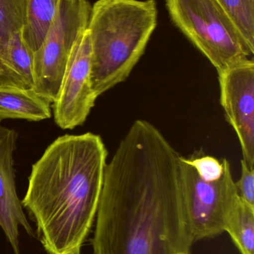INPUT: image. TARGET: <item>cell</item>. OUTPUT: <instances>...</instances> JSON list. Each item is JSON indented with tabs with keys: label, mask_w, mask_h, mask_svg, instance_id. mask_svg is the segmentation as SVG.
Listing matches in <instances>:
<instances>
[{
	"label": "cell",
	"mask_w": 254,
	"mask_h": 254,
	"mask_svg": "<svg viewBox=\"0 0 254 254\" xmlns=\"http://www.w3.org/2000/svg\"><path fill=\"white\" fill-rule=\"evenodd\" d=\"M240 163L241 176L235 182L237 192L243 202L254 209V168H250L243 159Z\"/></svg>",
	"instance_id": "e0dca14e"
},
{
	"label": "cell",
	"mask_w": 254,
	"mask_h": 254,
	"mask_svg": "<svg viewBox=\"0 0 254 254\" xmlns=\"http://www.w3.org/2000/svg\"><path fill=\"white\" fill-rule=\"evenodd\" d=\"M180 169L183 203L194 242L220 235L240 201L229 161L225 159L223 174L214 182L201 179L183 156Z\"/></svg>",
	"instance_id": "8992f818"
},
{
	"label": "cell",
	"mask_w": 254,
	"mask_h": 254,
	"mask_svg": "<svg viewBox=\"0 0 254 254\" xmlns=\"http://www.w3.org/2000/svg\"><path fill=\"white\" fill-rule=\"evenodd\" d=\"M92 46L89 30L78 37L66 67L56 101L53 103L55 124L73 129L86 122L98 97L91 82Z\"/></svg>",
	"instance_id": "52a82bcc"
},
{
	"label": "cell",
	"mask_w": 254,
	"mask_h": 254,
	"mask_svg": "<svg viewBox=\"0 0 254 254\" xmlns=\"http://www.w3.org/2000/svg\"><path fill=\"white\" fill-rule=\"evenodd\" d=\"M157 24L155 0H98L92 5L87 29L91 82L98 98L129 77Z\"/></svg>",
	"instance_id": "3957f363"
},
{
	"label": "cell",
	"mask_w": 254,
	"mask_h": 254,
	"mask_svg": "<svg viewBox=\"0 0 254 254\" xmlns=\"http://www.w3.org/2000/svg\"><path fill=\"white\" fill-rule=\"evenodd\" d=\"M60 0H26L22 36L34 53L41 46Z\"/></svg>",
	"instance_id": "7c38bea8"
},
{
	"label": "cell",
	"mask_w": 254,
	"mask_h": 254,
	"mask_svg": "<svg viewBox=\"0 0 254 254\" xmlns=\"http://www.w3.org/2000/svg\"><path fill=\"white\" fill-rule=\"evenodd\" d=\"M80 254V252H79V253H76V254Z\"/></svg>",
	"instance_id": "ac0fdd59"
},
{
	"label": "cell",
	"mask_w": 254,
	"mask_h": 254,
	"mask_svg": "<svg viewBox=\"0 0 254 254\" xmlns=\"http://www.w3.org/2000/svg\"><path fill=\"white\" fill-rule=\"evenodd\" d=\"M50 117V104L33 89L0 86V122L4 119L40 122Z\"/></svg>",
	"instance_id": "8fae6325"
},
{
	"label": "cell",
	"mask_w": 254,
	"mask_h": 254,
	"mask_svg": "<svg viewBox=\"0 0 254 254\" xmlns=\"http://www.w3.org/2000/svg\"><path fill=\"white\" fill-rule=\"evenodd\" d=\"M254 51V0H216Z\"/></svg>",
	"instance_id": "5bb4252c"
},
{
	"label": "cell",
	"mask_w": 254,
	"mask_h": 254,
	"mask_svg": "<svg viewBox=\"0 0 254 254\" xmlns=\"http://www.w3.org/2000/svg\"><path fill=\"white\" fill-rule=\"evenodd\" d=\"M180 157L155 125L132 124L106 164L94 254H192Z\"/></svg>",
	"instance_id": "6da1fadb"
},
{
	"label": "cell",
	"mask_w": 254,
	"mask_h": 254,
	"mask_svg": "<svg viewBox=\"0 0 254 254\" xmlns=\"http://www.w3.org/2000/svg\"><path fill=\"white\" fill-rule=\"evenodd\" d=\"M220 101L235 131L243 159L254 168V62L245 58L217 70Z\"/></svg>",
	"instance_id": "ba28073f"
},
{
	"label": "cell",
	"mask_w": 254,
	"mask_h": 254,
	"mask_svg": "<svg viewBox=\"0 0 254 254\" xmlns=\"http://www.w3.org/2000/svg\"><path fill=\"white\" fill-rule=\"evenodd\" d=\"M33 52L22 28L0 40V86L33 89Z\"/></svg>",
	"instance_id": "30bf717a"
},
{
	"label": "cell",
	"mask_w": 254,
	"mask_h": 254,
	"mask_svg": "<svg viewBox=\"0 0 254 254\" xmlns=\"http://www.w3.org/2000/svg\"><path fill=\"white\" fill-rule=\"evenodd\" d=\"M185 160L206 182H214L220 179L225 170V158L220 161L214 157L201 155L196 158H185Z\"/></svg>",
	"instance_id": "2e32d148"
},
{
	"label": "cell",
	"mask_w": 254,
	"mask_h": 254,
	"mask_svg": "<svg viewBox=\"0 0 254 254\" xmlns=\"http://www.w3.org/2000/svg\"><path fill=\"white\" fill-rule=\"evenodd\" d=\"M17 137L16 131L0 125V227L14 254H19V227L34 234L16 193L13 153Z\"/></svg>",
	"instance_id": "9c48e42d"
},
{
	"label": "cell",
	"mask_w": 254,
	"mask_h": 254,
	"mask_svg": "<svg viewBox=\"0 0 254 254\" xmlns=\"http://www.w3.org/2000/svg\"><path fill=\"white\" fill-rule=\"evenodd\" d=\"M228 233L241 254H254V209L241 199L228 216Z\"/></svg>",
	"instance_id": "4fadbf2b"
},
{
	"label": "cell",
	"mask_w": 254,
	"mask_h": 254,
	"mask_svg": "<svg viewBox=\"0 0 254 254\" xmlns=\"http://www.w3.org/2000/svg\"><path fill=\"white\" fill-rule=\"evenodd\" d=\"M107 155L98 134H65L32 166L21 202L48 254L80 252L96 216Z\"/></svg>",
	"instance_id": "7a4b0ae2"
},
{
	"label": "cell",
	"mask_w": 254,
	"mask_h": 254,
	"mask_svg": "<svg viewBox=\"0 0 254 254\" xmlns=\"http://www.w3.org/2000/svg\"><path fill=\"white\" fill-rule=\"evenodd\" d=\"M167 7L174 25L216 70L254 53L216 0H167Z\"/></svg>",
	"instance_id": "277c9868"
},
{
	"label": "cell",
	"mask_w": 254,
	"mask_h": 254,
	"mask_svg": "<svg viewBox=\"0 0 254 254\" xmlns=\"http://www.w3.org/2000/svg\"><path fill=\"white\" fill-rule=\"evenodd\" d=\"M26 0H0V40L22 29L25 22Z\"/></svg>",
	"instance_id": "9a60e30c"
},
{
	"label": "cell",
	"mask_w": 254,
	"mask_h": 254,
	"mask_svg": "<svg viewBox=\"0 0 254 254\" xmlns=\"http://www.w3.org/2000/svg\"><path fill=\"white\" fill-rule=\"evenodd\" d=\"M92 5L88 0H60L41 46L33 53V90L56 101L72 49L87 28Z\"/></svg>",
	"instance_id": "5b68a950"
}]
</instances>
